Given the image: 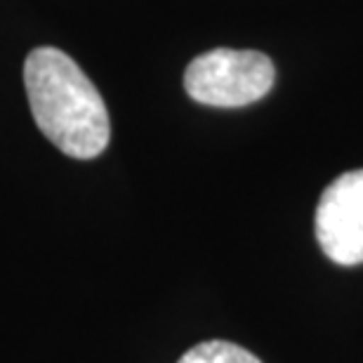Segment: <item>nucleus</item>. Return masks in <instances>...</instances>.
Listing matches in <instances>:
<instances>
[{"label":"nucleus","instance_id":"obj_1","mask_svg":"<svg viewBox=\"0 0 363 363\" xmlns=\"http://www.w3.org/2000/svg\"><path fill=\"white\" fill-rule=\"evenodd\" d=\"M24 85L35 125L71 158L99 156L111 137L106 104L83 69L57 48L26 57Z\"/></svg>","mask_w":363,"mask_h":363},{"label":"nucleus","instance_id":"obj_4","mask_svg":"<svg viewBox=\"0 0 363 363\" xmlns=\"http://www.w3.org/2000/svg\"><path fill=\"white\" fill-rule=\"evenodd\" d=\"M177 363H262L255 354L224 340H210L191 347Z\"/></svg>","mask_w":363,"mask_h":363},{"label":"nucleus","instance_id":"obj_3","mask_svg":"<svg viewBox=\"0 0 363 363\" xmlns=\"http://www.w3.org/2000/svg\"><path fill=\"white\" fill-rule=\"evenodd\" d=\"M316 241L335 264L363 262V170L330 182L316 208Z\"/></svg>","mask_w":363,"mask_h":363},{"label":"nucleus","instance_id":"obj_2","mask_svg":"<svg viewBox=\"0 0 363 363\" xmlns=\"http://www.w3.org/2000/svg\"><path fill=\"white\" fill-rule=\"evenodd\" d=\"M276 78L274 64L255 50L217 48L186 67L184 88L199 104L238 108L262 99Z\"/></svg>","mask_w":363,"mask_h":363}]
</instances>
